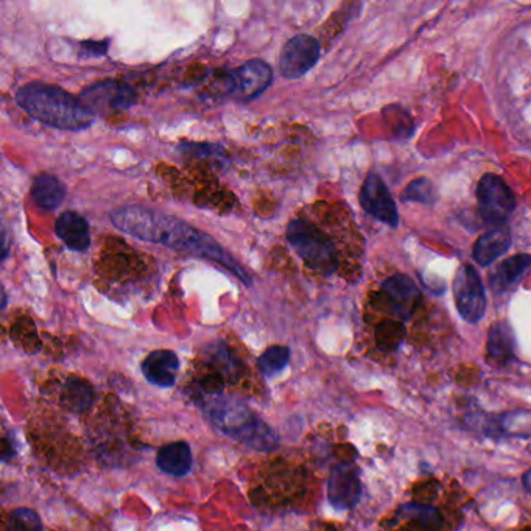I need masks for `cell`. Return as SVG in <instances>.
<instances>
[{
  "mask_svg": "<svg viewBox=\"0 0 531 531\" xmlns=\"http://www.w3.org/2000/svg\"><path fill=\"white\" fill-rule=\"evenodd\" d=\"M109 218L115 228L125 234L216 262L241 279L247 287L253 285L251 276L222 245L217 243L212 235L206 234L202 229L194 228L178 217L144 206H123L113 210Z\"/></svg>",
  "mask_w": 531,
  "mask_h": 531,
  "instance_id": "6da1fadb",
  "label": "cell"
},
{
  "mask_svg": "<svg viewBox=\"0 0 531 531\" xmlns=\"http://www.w3.org/2000/svg\"><path fill=\"white\" fill-rule=\"evenodd\" d=\"M196 399L202 413L223 435L259 452L278 448V433L241 399L225 394L218 384L200 385Z\"/></svg>",
  "mask_w": 531,
  "mask_h": 531,
  "instance_id": "7a4b0ae2",
  "label": "cell"
},
{
  "mask_svg": "<svg viewBox=\"0 0 531 531\" xmlns=\"http://www.w3.org/2000/svg\"><path fill=\"white\" fill-rule=\"evenodd\" d=\"M16 101L36 121L59 130L78 131L91 127L95 121L94 113L82 99L53 84L28 83L18 91Z\"/></svg>",
  "mask_w": 531,
  "mask_h": 531,
  "instance_id": "3957f363",
  "label": "cell"
},
{
  "mask_svg": "<svg viewBox=\"0 0 531 531\" xmlns=\"http://www.w3.org/2000/svg\"><path fill=\"white\" fill-rule=\"evenodd\" d=\"M287 242L295 253L313 270L329 276L338 268L336 247L328 235L313 223L297 218L289 225L285 233Z\"/></svg>",
  "mask_w": 531,
  "mask_h": 531,
  "instance_id": "277c9868",
  "label": "cell"
},
{
  "mask_svg": "<svg viewBox=\"0 0 531 531\" xmlns=\"http://www.w3.org/2000/svg\"><path fill=\"white\" fill-rule=\"evenodd\" d=\"M477 198L483 222L494 228L503 226L516 209V196L510 186L493 173H487L481 178L477 187Z\"/></svg>",
  "mask_w": 531,
  "mask_h": 531,
  "instance_id": "5b68a950",
  "label": "cell"
},
{
  "mask_svg": "<svg viewBox=\"0 0 531 531\" xmlns=\"http://www.w3.org/2000/svg\"><path fill=\"white\" fill-rule=\"evenodd\" d=\"M456 309L468 323H479L487 310V297L480 276L472 266H462L454 282Z\"/></svg>",
  "mask_w": 531,
  "mask_h": 531,
  "instance_id": "8992f818",
  "label": "cell"
},
{
  "mask_svg": "<svg viewBox=\"0 0 531 531\" xmlns=\"http://www.w3.org/2000/svg\"><path fill=\"white\" fill-rule=\"evenodd\" d=\"M228 92L237 100H253L273 82L272 67L260 59H251L228 74Z\"/></svg>",
  "mask_w": 531,
  "mask_h": 531,
  "instance_id": "52a82bcc",
  "label": "cell"
},
{
  "mask_svg": "<svg viewBox=\"0 0 531 531\" xmlns=\"http://www.w3.org/2000/svg\"><path fill=\"white\" fill-rule=\"evenodd\" d=\"M83 103L88 107L92 113H103V111H123L131 108L136 103V92L125 83L117 80H105V82L95 83L92 86L84 89L80 95Z\"/></svg>",
  "mask_w": 531,
  "mask_h": 531,
  "instance_id": "ba28073f",
  "label": "cell"
},
{
  "mask_svg": "<svg viewBox=\"0 0 531 531\" xmlns=\"http://www.w3.org/2000/svg\"><path fill=\"white\" fill-rule=\"evenodd\" d=\"M320 43L309 35H297L291 38L279 58V70L285 78H299L305 75L320 59Z\"/></svg>",
  "mask_w": 531,
  "mask_h": 531,
  "instance_id": "9c48e42d",
  "label": "cell"
},
{
  "mask_svg": "<svg viewBox=\"0 0 531 531\" xmlns=\"http://www.w3.org/2000/svg\"><path fill=\"white\" fill-rule=\"evenodd\" d=\"M361 204L374 218L392 228L398 226V208L392 202V194L385 183L376 173H369L361 186Z\"/></svg>",
  "mask_w": 531,
  "mask_h": 531,
  "instance_id": "30bf717a",
  "label": "cell"
},
{
  "mask_svg": "<svg viewBox=\"0 0 531 531\" xmlns=\"http://www.w3.org/2000/svg\"><path fill=\"white\" fill-rule=\"evenodd\" d=\"M361 495L359 472L353 464H337L330 471L328 481V499L336 510L354 508Z\"/></svg>",
  "mask_w": 531,
  "mask_h": 531,
  "instance_id": "8fae6325",
  "label": "cell"
},
{
  "mask_svg": "<svg viewBox=\"0 0 531 531\" xmlns=\"http://www.w3.org/2000/svg\"><path fill=\"white\" fill-rule=\"evenodd\" d=\"M382 295L392 313L398 315L400 320H407L413 315L421 297L416 284L404 274L386 279L382 285Z\"/></svg>",
  "mask_w": 531,
  "mask_h": 531,
  "instance_id": "7c38bea8",
  "label": "cell"
},
{
  "mask_svg": "<svg viewBox=\"0 0 531 531\" xmlns=\"http://www.w3.org/2000/svg\"><path fill=\"white\" fill-rule=\"evenodd\" d=\"M179 359L173 351L159 349L146 357L142 361V374L152 385L159 388H170L177 382Z\"/></svg>",
  "mask_w": 531,
  "mask_h": 531,
  "instance_id": "4fadbf2b",
  "label": "cell"
},
{
  "mask_svg": "<svg viewBox=\"0 0 531 531\" xmlns=\"http://www.w3.org/2000/svg\"><path fill=\"white\" fill-rule=\"evenodd\" d=\"M55 233L59 241L63 242L66 247L72 251L83 253L91 247V233H89V223L84 217L67 210L58 217L55 223Z\"/></svg>",
  "mask_w": 531,
  "mask_h": 531,
  "instance_id": "5bb4252c",
  "label": "cell"
},
{
  "mask_svg": "<svg viewBox=\"0 0 531 531\" xmlns=\"http://www.w3.org/2000/svg\"><path fill=\"white\" fill-rule=\"evenodd\" d=\"M192 450L190 446L184 441L170 443L161 448L156 456V464L164 474L171 477H184L190 472L192 468Z\"/></svg>",
  "mask_w": 531,
  "mask_h": 531,
  "instance_id": "9a60e30c",
  "label": "cell"
},
{
  "mask_svg": "<svg viewBox=\"0 0 531 531\" xmlns=\"http://www.w3.org/2000/svg\"><path fill=\"white\" fill-rule=\"evenodd\" d=\"M510 247H511V234L508 229L500 226V228H494L493 231L481 235L475 243L472 256H474L475 262L487 266L493 264L494 260L499 259L500 256L505 254Z\"/></svg>",
  "mask_w": 531,
  "mask_h": 531,
  "instance_id": "2e32d148",
  "label": "cell"
},
{
  "mask_svg": "<svg viewBox=\"0 0 531 531\" xmlns=\"http://www.w3.org/2000/svg\"><path fill=\"white\" fill-rule=\"evenodd\" d=\"M33 202L44 210H55L64 202L66 189L58 178L43 173L35 178L32 186Z\"/></svg>",
  "mask_w": 531,
  "mask_h": 531,
  "instance_id": "e0dca14e",
  "label": "cell"
},
{
  "mask_svg": "<svg viewBox=\"0 0 531 531\" xmlns=\"http://www.w3.org/2000/svg\"><path fill=\"white\" fill-rule=\"evenodd\" d=\"M531 266V256L528 254H518L512 256L505 262H502L497 270L494 273L489 282L494 290L505 291L511 289L512 285L518 284L524 273Z\"/></svg>",
  "mask_w": 531,
  "mask_h": 531,
  "instance_id": "ac0fdd59",
  "label": "cell"
},
{
  "mask_svg": "<svg viewBox=\"0 0 531 531\" xmlns=\"http://www.w3.org/2000/svg\"><path fill=\"white\" fill-rule=\"evenodd\" d=\"M487 353L494 363L503 365L514 357V336L508 324H494L487 338Z\"/></svg>",
  "mask_w": 531,
  "mask_h": 531,
  "instance_id": "d6986e66",
  "label": "cell"
},
{
  "mask_svg": "<svg viewBox=\"0 0 531 531\" xmlns=\"http://www.w3.org/2000/svg\"><path fill=\"white\" fill-rule=\"evenodd\" d=\"M92 398H94V392H92V386L89 385L88 382L82 379H70L64 385L63 399L61 400H63L66 408L75 411V413H82V411L89 408Z\"/></svg>",
  "mask_w": 531,
  "mask_h": 531,
  "instance_id": "ffe728a7",
  "label": "cell"
},
{
  "mask_svg": "<svg viewBox=\"0 0 531 531\" xmlns=\"http://www.w3.org/2000/svg\"><path fill=\"white\" fill-rule=\"evenodd\" d=\"M290 361V349L287 346H272L260 355L258 368L266 377H273L284 371Z\"/></svg>",
  "mask_w": 531,
  "mask_h": 531,
  "instance_id": "44dd1931",
  "label": "cell"
},
{
  "mask_svg": "<svg viewBox=\"0 0 531 531\" xmlns=\"http://www.w3.org/2000/svg\"><path fill=\"white\" fill-rule=\"evenodd\" d=\"M5 531H44L43 520L30 508H16L8 514Z\"/></svg>",
  "mask_w": 531,
  "mask_h": 531,
  "instance_id": "7402d4cb",
  "label": "cell"
},
{
  "mask_svg": "<svg viewBox=\"0 0 531 531\" xmlns=\"http://www.w3.org/2000/svg\"><path fill=\"white\" fill-rule=\"evenodd\" d=\"M499 431L505 435L528 437L531 433V413L528 411H512L500 417Z\"/></svg>",
  "mask_w": 531,
  "mask_h": 531,
  "instance_id": "603a6c76",
  "label": "cell"
},
{
  "mask_svg": "<svg viewBox=\"0 0 531 531\" xmlns=\"http://www.w3.org/2000/svg\"><path fill=\"white\" fill-rule=\"evenodd\" d=\"M179 150L189 155V156H195V158H209L214 159L218 164L225 165L228 162V155L226 150L222 146L217 144H200V142H184L179 146Z\"/></svg>",
  "mask_w": 531,
  "mask_h": 531,
  "instance_id": "cb8c5ba5",
  "label": "cell"
},
{
  "mask_svg": "<svg viewBox=\"0 0 531 531\" xmlns=\"http://www.w3.org/2000/svg\"><path fill=\"white\" fill-rule=\"evenodd\" d=\"M402 198H404V202H419L431 204V202L437 200V192H435V187L432 186L427 178H419V179H415L413 183L408 184V187L402 194Z\"/></svg>",
  "mask_w": 531,
  "mask_h": 531,
  "instance_id": "d4e9b609",
  "label": "cell"
},
{
  "mask_svg": "<svg viewBox=\"0 0 531 531\" xmlns=\"http://www.w3.org/2000/svg\"><path fill=\"white\" fill-rule=\"evenodd\" d=\"M404 511L407 512L410 518L419 519V522H421L424 527L431 528V530H435V528H438L440 524H441L440 514H438L437 510H433L431 506L408 505L405 506Z\"/></svg>",
  "mask_w": 531,
  "mask_h": 531,
  "instance_id": "484cf974",
  "label": "cell"
},
{
  "mask_svg": "<svg viewBox=\"0 0 531 531\" xmlns=\"http://www.w3.org/2000/svg\"><path fill=\"white\" fill-rule=\"evenodd\" d=\"M109 41H88L83 43V52L89 58L103 57L108 51Z\"/></svg>",
  "mask_w": 531,
  "mask_h": 531,
  "instance_id": "4316f807",
  "label": "cell"
},
{
  "mask_svg": "<svg viewBox=\"0 0 531 531\" xmlns=\"http://www.w3.org/2000/svg\"><path fill=\"white\" fill-rule=\"evenodd\" d=\"M524 487L528 493H531V469L524 475Z\"/></svg>",
  "mask_w": 531,
  "mask_h": 531,
  "instance_id": "83f0119b",
  "label": "cell"
}]
</instances>
